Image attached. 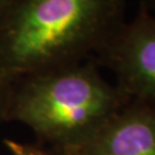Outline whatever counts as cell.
I'll list each match as a JSON object with an SVG mask.
<instances>
[{"instance_id": "2", "label": "cell", "mask_w": 155, "mask_h": 155, "mask_svg": "<svg viewBox=\"0 0 155 155\" xmlns=\"http://www.w3.org/2000/svg\"><path fill=\"white\" fill-rule=\"evenodd\" d=\"M129 100L90 59L14 81L4 121L22 123L55 152H64L87 143Z\"/></svg>"}, {"instance_id": "8", "label": "cell", "mask_w": 155, "mask_h": 155, "mask_svg": "<svg viewBox=\"0 0 155 155\" xmlns=\"http://www.w3.org/2000/svg\"><path fill=\"white\" fill-rule=\"evenodd\" d=\"M58 153H60L61 155H84L82 154L81 152H78V150H64V152H58Z\"/></svg>"}, {"instance_id": "1", "label": "cell", "mask_w": 155, "mask_h": 155, "mask_svg": "<svg viewBox=\"0 0 155 155\" xmlns=\"http://www.w3.org/2000/svg\"><path fill=\"white\" fill-rule=\"evenodd\" d=\"M125 0H7L0 16V78L92 59L125 21Z\"/></svg>"}, {"instance_id": "5", "label": "cell", "mask_w": 155, "mask_h": 155, "mask_svg": "<svg viewBox=\"0 0 155 155\" xmlns=\"http://www.w3.org/2000/svg\"><path fill=\"white\" fill-rule=\"evenodd\" d=\"M5 146L11 155H61L58 152H47L32 145L22 144L11 139H6Z\"/></svg>"}, {"instance_id": "4", "label": "cell", "mask_w": 155, "mask_h": 155, "mask_svg": "<svg viewBox=\"0 0 155 155\" xmlns=\"http://www.w3.org/2000/svg\"><path fill=\"white\" fill-rule=\"evenodd\" d=\"M74 150L84 155H155V104L130 99L87 143Z\"/></svg>"}, {"instance_id": "3", "label": "cell", "mask_w": 155, "mask_h": 155, "mask_svg": "<svg viewBox=\"0 0 155 155\" xmlns=\"http://www.w3.org/2000/svg\"><path fill=\"white\" fill-rule=\"evenodd\" d=\"M91 60L109 69L130 99L155 104V15L139 6Z\"/></svg>"}, {"instance_id": "7", "label": "cell", "mask_w": 155, "mask_h": 155, "mask_svg": "<svg viewBox=\"0 0 155 155\" xmlns=\"http://www.w3.org/2000/svg\"><path fill=\"white\" fill-rule=\"evenodd\" d=\"M139 1H140V7L155 15V0H139Z\"/></svg>"}, {"instance_id": "9", "label": "cell", "mask_w": 155, "mask_h": 155, "mask_svg": "<svg viewBox=\"0 0 155 155\" xmlns=\"http://www.w3.org/2000/svg\"><path fill=\"white\" fill-rule=\"evenodd\" d=\"M6 2H7V0H0V16H1L2 11H4V8H5Z\"/></svg>"}, {"instance_id": "6", "label": "cell", "mask_w": 155, "mask_h": 155, "mask_svg": "<svg viewBox=\"0 0 155 155\" xmlns=\"http://www.w3.org/2000/svg\"><path fill=\"white\" fill-rule=\"evenodd\" d=\"M9 85L5 81L0 78V122L4 121L5 116L6 104H7V98H8V92H9Z\"/></svg>"}]
</instances>
